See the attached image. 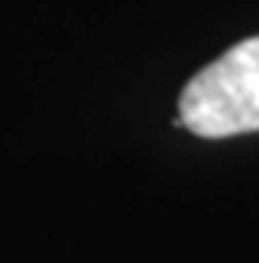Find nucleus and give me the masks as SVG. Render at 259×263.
<instances>
[{
  "mask_svg": "<svg viewBox=\"0 0 259 263\" xmlns=\"http://www.w3.org/2000/svg\"><path fill=\"white\" fill-rule=\"evenodd\" d=\"M175 122L198 139L259 132V34L232 44L192 78Z\"/></svg>",
  "mask_w": 259,
  "mask_h": 263,
  "instance_id": "nucleus-1",
  "label": "nucleus"
}]
</instances>
